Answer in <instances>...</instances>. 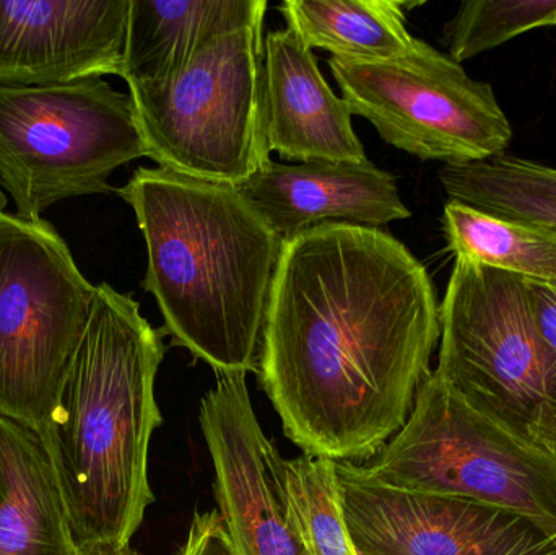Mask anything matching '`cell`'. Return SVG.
I'll list each match as a JSON object with an SVG mask.
<instances>
[{
  "instance_id": "cell-10",
  "label": "cell",
  "mask_w": 556,
  "mask_h": 555,
  "mask_svg": "<svg viewBox=\"0 0 556 555\" xmlns=\"http://www.w3.org/2000/svg\"><path fill=\"white\" fill-rule=\"evenodd\" d=\"M340 482L359 555H556L555 538L515 512L343 478Z\"/></svg>"
},
{
  "instance_id": "cell-14",
  "label": "cell",
  "mask_w": 556,
  "mask_h": 555,
  "mask_svg": "<svg viewBox=\"0 0 556 555\" xmlns=\"http://www.w3.org/2000/svg\"><path fill=\"white\" fill-rule=\"evenodd\" d=\"M352 108L290 28L264 38V130L270 152L300 163L366 162Z\"/></svg>"
},
{
  "instance_id": "cell-2",
  "label": "cell",
  "mask_w": 556,
  "mask_h": 555,
  "mask_svg": "<svg viewBox=\"0 0 556 555\" xmlns=\"http://www.w3.org/2000/svg\"><path fill=\"white\" fill-rule=\"evenodd\" d=\"M117 194L147 247L142 287L173 344L215 374H257L281 240L237 185L139 168Z\"/></svg>"
},
{
  "instance_id": "cell-1",
  "label": "cell",
  "mask_w": 556,
  "mask_h": 555,
  "mask_svg": "<svg viewBox=\"0 0 556 555\" xmlns=\"http://www.w3.org/2000/svg\"><path fill=\"white\" fill-rule=\"evenodd\" d=\"M440 338L433 282L405 244L324 224L281 241L257 377L303 455L362 465L407 422Z\"/></svg>"
},
{
  "instance_id": "cell-15",
  "label": "cell",
  "mask_w": 556,
  "mask_h": 555,
  "mask_svg": "<svg viewBox=\"0 0 556 555\" xmlns=\"http://www.w3.org/2000/svg\"><path fill=\"white\" fill-rule=\"evenodd\" d=\"M267 0H129L119 77L127 85L178 74L202 48L266 20Z\"/></svg>"
},
{
  "instance_id": "cell-5",
  "label": "cell",
  "mask_w": 556,
  "mask_h": 555,
  "mask_svg": "<svg viewBox=\"0 0 556 555\" xmlns=\"http://www.w3.org/2000/svg\"><path fill=\"white\" fill-rule=\"evenodd\" d=\"M440 325L434 374L556 456V357L535 316L531 280L457 256Z\"/></svg>"
},
{
  "instance_id": "cell-11",
  "label": "cell",
  "mask_w": 556,
  "mask_h": 555,
  "mask_svg": "<svg viewBox=\"0 0 556 555\" xmlns=\"http://www.w3.org/2000/svg\"><path fill=\"white\" fill-rule=\"evenodd\" d=\"M218 514L235 555H307L281 508L247 375L218 374L199 407Z\"/></svg>"
},
{
  "instance_id": "cell-18",
  "label": "cell",
  "mask_w": 556,
  "mask_h": 555,
  "mask_svg": "<svg viewBox=\"0 0 556 555\" xmlns=\"http://www.w3.org/2000/svg\"><path fill=\"white\" fill-rule=\"evenodd\" d=\"M267 468L288 524L307 555H359L343 512L337 463L320 456L287 459L270 442Z\"/></svg>"
},
{
  "instance_id": "cell-8",
  "label": "cell",
  "mask_w": 556,
  "mask_h": 555,
  "mask_svg": "<svg viewBox=\"0 0 556 555\" xmlns=\"http://www.w3.org/2000/svg\"><path fill=\"white\" fill-rule=\"evenodd\" d=\"M94 295L48 220L0 214V416L41 432Z\"/></svg>"
},
{
  "instance_id": "cell-19",
  "label": "cell",
  "mask_w": 556,
  "mask_h": 555,
  "mask_svg": "<svg viewBox=\"0 0 556 555\" xmlns=\"http://www.w3.org/2000/svg\"><path fill=\"white\" fill-rule=\"evenodd\" d=\"M443 230L456 257H469L532 282L556 283L555 228L450 201L444 205Z\"/></svg>"
},
{
  "instance_id": "cell-4",
  "label": "cell",
  "mask_w": 556,
  "mask_h": 555,
  "mask_svg": "<svg viewBox=\"0 0 556 555\" xmlns=\"http://www.w3.org/2000/svg\"><path fill=\"white\" fill-rule=\"evenodd\" d=\"M337 468L358 484L505 508L556 540V456L506 429L434 370L381 452Z\"/></svg>"
},
{
  "instance_id": "cell-12",
  "label": "cell",
  "mask_w": 556,
  "mask_h": 555,
  "mask_svg": "<svg viewBox=\"0 0 556 555\" xmlns=\"http://www.w3.org/2000/svg\"><path fill=\"white\" fill-rule=\"evenodd\" d=\"M129 0H0V85L119 75Z\"/></svg>"
},
{
  "instance_id": "cell-20",
  "label": "cell",
  "mask_w": 556,
  "mask_h": 555,
  "mask_svg": "<svg viewBox=\"0 0 556 555\" xmlns=\"http://www.w3.org/2000/svg\"><path fill=\"white\" fill-rule=\"evenodd\" d=\"M451 201L556 230V168L503 155L438 173Z\"/></svg>"
},
{
  "instance_id": "cell-24",
  "label": "cell",
  "mask_w": 556,
  "mask_h": 555,
  "mask_svg": "<svg viewBox=\"0 0 556 555\" xmlns=\"http://www.w3.org/2000/svg\"><path fill=\"white\" fill-rule=\"evenodd\" d=\"M7 205V199L5 195H3L2 189H0V214H3V209H5Z\"/></svg>"
},
{
  "instance_id": "cell-21",
  "label": "cell",
  "mask_w": 556,
  "mask_h": 555,
  "mask_svg": "<svg viewBox=\"0 0 556 555\" xmlns=\"http://www.w3.org/2000/svg\"><path fill=\"white\" fill-rule=\"evenodd\" d=\"M544 26H556V0H467L446 25L447 55L460 64Z\"/></svg>"
},
{
  "instance_id": "cell-16",
  "label": "cell",
  "mask_w": 556,
  "mask_h": 555,
  "mask_svg": "<svg viewBox=\"0 0 556 555\" xmlns=\"http://www.w3.org/2000/svg\"><path fill=\"white\" fill-rule=\"evenodd\" d=\"M0 555H77L54 466L41 437L2 416Z\"/></svg>"
},
{
  "instance_id": "cell-13",
  "label": "cell",
  "mask_w": 556,
  "mask_h": 555,
  "mask_svg": "<svg viewBox=\"0 0 556 555\" xmlns=\"http://www.w3.org/2000/svg\"><path fill=\"white\" fill-rule=\"evenodd\" d=\"M281 241L324 224L379 228L412 215L395 176L363 163H264L238 185Z\"/></svg>"
},
{
  "instance_id": "cell-23",
  "label": "cell",
  "mask_w": 556,
  "mask_h": 555,
  "mask_svg": "<svg viewBox=\"0 0 556 555\" xmlns=\"http://www.w3.org/2000/svg\"><path fill=\"white\" fill-rule=\"evenodd\" d=\"M195 555H235L217 510L202 514V537Z\"/></svg>"
},
{
  "instance_id": "cell-6",
  "label": "cell",
  "mask_w": 556,
  "mask_h": 555,
  "mask_svg": "<svg viewBox=\"0 0 556 555\" xmlns=\"http://www.w3.org/2000/svg\"><path fill=\"white\" fill-rule=\"evenodd\" d=\"M147 159L241 185L270 160L264 130V20L202 48L162 81L129 85Z\"/></svg>"
},
{
  "instance_id": "cell-9",
  "label": "cell",
  "mask_w": 556,
  "mask_h": 555,
  "mask_svg": "<svg viewBox=\"0 0 556 555\" xmlns=\"http://www.w3.org/2000/svg\"><path fill=\"white\" fill-rule=\"evenodd\" d=\"M353 114L365 117L389 146L444 166L503 155L513 127L492 85L459 62L415 39L410 52L379 64L329 59Z\"/></svg>"
},
{
  "instance_id": "cell-3",
  "label": "cell",
  "mask_w": 556,
  "mask_h": 555,
  "mask_svg": "<svg viewBox=\"0 0 556 555\" xmlns=\"http://www.w3.org/2000/svg\"><path fill=\"white\" fill-rule=\"evenodd\" d=\"M130 295L97 286L90 321L39 437L77 550L130 546L155 502L150 443L162 427V336Z\"/></svg>"
},
{
  "instance_id": "cell-22",
  "label": "cell",
  "mask_w": 556,
  "mask_h": 555,
  "mask_svg": "<svg viewBox=\"0 0 556 555\" xmlns=\"http://www.w3.org/2000/svg\"><path fill=\"white\" fill-rule=\"evenodd\" d=\"M531 290L542 336L556 357V283L531 280Z\"/></svg>"
},
{
  "instance_id": "cell-7",
  "label": "cell",
  "mask_w": 556,
  "mask_h": 555,
  "mask_svg": "<svg viewBox=\"0 0 556 555\" xmlns=\"http://www.w3.org/2000/svg\"><path fill=\"white\" fill-rule=\"evenodd\" d=\"M147 156L129 93L103 77L49 87L0 85V189L16 215L106 194L119 166Z\"/></svg>"
},
{
  "instance_id": "cell-17",
  "label": "cell",
  "mask_w": 556,
  "mask_h": 555,
  "mask_svg": "<svg viewBox=\"0 0 556 555\" xmlns=\"http://www.w3.org/2000/svg\"><path fill=\"white\" fill-rule=\"evenodd\" d=\"M405 7L397 0H285L278 10L309 49L359 64L402 58L414 48Z\"/></svg>"
}]
</instances>
